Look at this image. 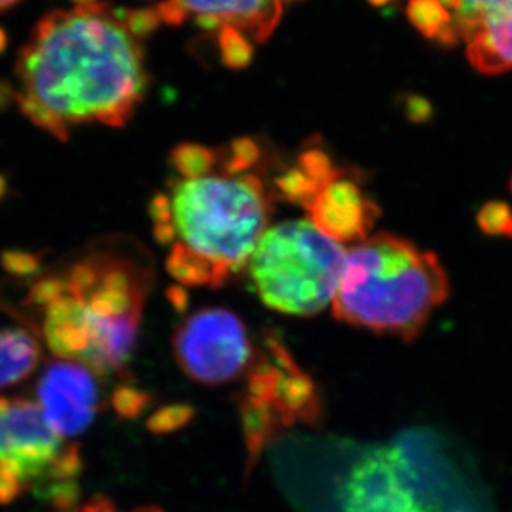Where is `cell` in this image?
I'll return each mask as SVG.
<instances>
[{"mask_svg": "<svg viewBox=\"0 0 512 512\" xmlns=\"http://www.w3.org/2000/svg\"><path fill=\"white\" fill-rule=\"evenodd\" d=\"M448 296L438 256L406 238L378 233L346 252L331 306L343 323L413 340Z\"/></svg>", "mask_w": 512, "mask_h": 512, "instance_id": "obj_4", "label": "cell"}, {"mask_svg": "<svg viewBox=\"0 0 512 512\" xmlns=\"http://www.w3.org/2000/svg\"><path fill=\"white\" fill-rule=\"evenodd\" d=\"M345 256V247L310 220H288L268 227L247 268L268 308L313 316L333 303Z\"/></svg>", "mask_w": 512, "mask_h": 512, "instance_id": "obj_5", "label": "cell"}, {"mask_svg": "<svg viewBox=\"0 0 512 512\" xmlns=\"http://www.w3.org/2000/svg\"><path fill=\"white\" fill-rule=\"evenodd\" d=\"M72 512H163L157 508H140L133 509V511H120L117 506H115L110 499L107 498H95L89 503H85L84 506H80V508L75 509Z\"/></svg>", "mask_w": 512, "mask_h": 512, "instance_id": "obj_17", "label": "cell"}, {"mask_svg": "<svg viewBox=\"0 0 512 512\" xmlns=\"http://www.w3.org/2000/svg\"><path fill=\"white\" fill-rule=\"evenodd\" d=\"M391 444L424 512H499L473 459L453 439L411 429Z\"/></svg>", "mask_w": 512, "mask_h": 512, "instance_id": "obj_7", "label": "cell"}, {"mask_svg": "<svg viewBox=\"0 0 512 512\" xmlns=\"http://www.w3.org/2000/svg\"><path fill=\"white\" fill-rule=\"evenodd\" d=\"M468 59L486 75L512 72V0H499L461 32Z\"/></svg>", "mask_w": 512, "mask_h": 512, "instance_id": "obj_13", "label": "cell"}, {"mask_svg": "<svg viewBox=\"0 0 512 512\" xmlns=\"http://www.w3.org/2000/svg\"><path fill=\"white\" fill-rule=\"evenodd\" d=\"M341 512H424L393 444L361 451L341 491Z\"/></svg>", "mask_w": 512, "mask_h": 512, "instance_id": "obj_9", "label": "cell"}, {"mask_svg": "<svg viewBox=\"0 0 512 512\" xmlns=\"http://www.w3.org/2000/svg\"><path fill=\"white\" fill-rule=\"evenodd\" d=\"M150 288L147 260L104 247L34 278L24 306L54 355L115 375L135 350Z\"/></svg>", "mask_w": 512, "mask_h": 512, "instance_id": "obj_3", "label": "cell"}, {"mask_svg": "<svg viewBox=\"0 0 512 512\" xmlns=\"http://www.w3.org/2000/svg\"><path fill=\"white\" fill-rule=\"evenodd\" d=\"M39 408L60 438L85 433L94 423L100 404L97 375L74 361H55L37 383Z\"/></svg>", "mask_w": 512, "mask_h": 512, "instance_id": "obj_10", "label": "cell"}, {"mask_svg": "<svg viewBox=\"0 0 512 512\" xmlns=\"http://www.w3.org/2000/svg\"><path fill=\"white\" fill-rule=\"evenodd\" d=\"M220 47H222L223 59L227 60L232 67H243L252 57V47L248 44L247 37L232 30L220 32Z\"/></svg>", "mask_w": 512, "mask_h": 512, "instance_id": "obj_16", "label": "cell"}, {"mask_svg": "<svg viewBox=\"0 0 512 512\" xmlns=\"http://www.w3.org/2000/svg\"><path fill=\"white\" fill-rule=\"evenodd\" d=\"M256 147L243 140L220 165L218 153L195 172L177 173L150 205L165 268L180 285H225L247 268L268 230L270 193L256 173Z\"/></svg>", "mask_w": 512, "mask_h": 512, "instance_id": "obj_2", "label": "cell"}, {"mask_svg": "<svg viewBox=\"0 0 512 512\" xmlns=\"http://www.w3.org/2000/svg\"><path fill=\"white\" fill-rule=\"evenodd\" d=\"M15 77L22 114L59 140L79 125L127 124L147 87L127 19L97 2L44 15L20 49Z\"/></svg>", "mask_w": 512, "mask_h": 512, "instance_id": "obj_1", "label": "cell"}, {"mask_svg": "<svg viewBox=\"0 0 512 512\" xmlns=\"http://www.w3.org/2000/svg\"><path fill=\"white\" fill-rule=\"evenodd\" d=\"M301 207L320 232L340 245H356L370 237L378 217V207L363 188L331 168L313 185Z\"/></svg>", "mask_w": 512, "mask_h": 512, "instance_id": "obj_11", "label": "cell"}, {"mask_svg": "<svg viewBox=\"0 0 512 512\" xmlns=\"http://www.w3.org/2000/svg\"><path fill=\"white\" fill-rule=\"evenodd\" d=\"M173 350L185 375L208 386L232 383L253 360L247 326L223 308L188 316L173 336Z\"/></svg>", "mask_w": 512, "mask_h": 512, "instance_id": "obj_8", "label": "cell"}, {"mask_svg": "<svg viewBox=\"0 0 512 512\" xmlns=\"http://www.w3.org/2000/svg\"><path fill=\"white\" fill-rule=\"evenodd\" d=\"M19 2H22V0H0V12L14 7V5L19 4Z\"/></svg>", "mask_w": 512, "mask_h": 512, "instance_id": "obj_18", "label": "cell"}, {"mask_svg": "<svg viewBox=\"0 0 512 512\" xmlns=\"http://www.w3.org/2000/svg\"><path fill=\"white\" fill-rule=\"evenodd\" d=\"M408 15L419 32L446 45L459 42L451 10L441 0H409Z\"/></svg>", "mask_w": 512, "mask_h": 512, "instance_id": "obj_15", "label": "cell"}, {"mask_svg": "<svg viewBox=\"0 0 512 512\" xmlns=\"http://www.w3.org/2000/svg\"><path fill=\"white\" fill-rule=\"evenodd\" d=\"M511 188H512V183H511Z\"/></svg>", "mask_w": 512, "mask_h": 512, "instance_id": "obj_19", "label": "cell"}, {"mask_svg": "<svg viewBox=\"0 0 512 512\" xmlns=\"http://www.w3.org/2000/svg\"><path fill=\"white\" fill-rule=\"evenodd\" d=\"M281 14L283 0H167L158 9V19L168 24L193 17L208 29L232 30L258 42L270 37Z\"/></svg>", "mask_w": 512, "mask_h": 512, "instance_id": "obj_12", "label": "cell"}, {"mask_svg": "<svg viewBox=\"0 0 512 512\" xmlns=\"http://www.w3.org/2000/svg\"><path fill=\"white\" fill-rule=\"evenodd\" d=\"M79 448L54 433L37 404L0 398V504L32 494L59 511L79 498Z\"/></svg>", "mask_w": 512, "mask_h": 512, "instance_id": "obj_6", "label": "cell"}, {"mask_svg": "<svg viewBox=\"0 0 512 512\" xmlns=\"http://www.w3.org/2000/svg\"><path fill=\"white\" fill-rule=\"evenodd\" d=\"M40 346L25 330H0V389L25 380L37 368Z\"/></svg>", "mask_w": 512, "mask_h": 512, "instance_id": "obj_14", "label": "cell"}]
</instances>
